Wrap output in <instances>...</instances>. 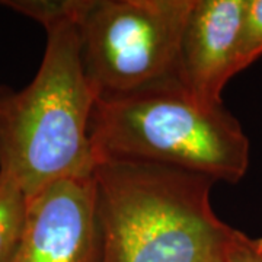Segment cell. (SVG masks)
I'll return each instance as SVG.
<instances>
[{
    "mask_svg": "<svg viewBox=\"0 0 262 262\" xmlns=\"http://www.w3.org/2000/svg\"><path fill=\"white\" fill-rule=\"evenodd\" d=\"M96 262H227L237 229L211 206L214 181L181 169L99 160Z\"/></svg>",
    "mask_w": 262,
    "mask_h": 262,
    "instance_id": "6da1fadb",
    "label": "cell"
},
{
    "mask_svg": "<svg viewBox=\"0 0 262 262\" xmlns=\"http://www.w3.org/2000/svg\"><path fill=\"white\" fill-rule=\"evenodd\" d=\"M47 46L32 82L0 86V172L27 196L58 179L94 173L91 120L96 95L80 56L75 22L46 29Z\"/></svg>",
    "mask_w": 262,
    "mask_h": 262,
    "instance_id": "7a4b0ae2",
    "label": "cell"
},
{
    "mask_svg": "<svg viewBox=\"0 0 262 262\" xmlns=\"http://www.w3.org/2000/svg\"><path fill=\"white\" fill-rule=\"evenodd\" d=\"M96 163L124 159L237 184L249 168V139L223 106L181 83L96 99L91 120Z\"/></svg>",
    "mask_w": 262,
    "mask_h": 262,
    "instance_id": "3957f363",
    "label": "cell"
},
{
    "mask_svg": "<svg viewBox=\"0 0 262 262\" xmlns=\"http://www.w3.org/2000/svg\"><path fill=\"white\" fill-rule=\"evenodd\" d=\"M192 0H88L80 56L96 99L179 82V42Z\"/></svg>",
    "mask_w": 262,
    "mask_h": 262,
    "instance_id": "277c9868",
    "label": "cell"
},
{
    "mask_svg": "<svg viewBox=\"0 0 262 262\" xmlns=\"http://www.w3.org/2000/svg\"><path fill=\"white\" fill-rule=\"evenodd\" d=\"M94 173L58 179L28 196L15 262H96Z\"/></svg>",
    "mask_w": 262,
    "mask_h": 262,
    "instance_id": "5b68a950",
    "label": "cell"
},
{
    "mask_svg": "<svg viewBox=\"0 0 262 262\" xmlns=\"http://www.w3.org/2000/svg\"><path fill=\"white\" fill-rule=\"evenodd\" d=\"M246 0H192L179 42V82L208 103L222 102L236 61Z\"/></svg>",
    "mask_w": 262,
    "mask_h": 262,
    "instance_id": "8992f818",
    "label": "cell"
},
{
    "mask_svg": "<svg viewBox=\"0 0 262 262\" xmlns=\"http://www.w3.org/2000/svg\"><path fill=\"white\" fill-rule=\"evenodd\" d=\"M28 196L0 172V262H15L25 225Z\"/></svg>",
    "mask_w": 262,
    "mask_h": 262,
    "instance_id": "52a82bcc",
    "label": "cell"
},
{
    "mask_svg": "<svg viewBox=\"0 0 262 262\" xmlns=\"http://www.w3.org/2000/svg\"><path fill=\"white\" fill-rule=\"evenodd\" d=\"M88 0H3L0 5L39 22L44 29L80 18Z\"/></svg>",
    "mask_w": 262,
    "mask_h": 262,
    "instance_id": "ba28073f",
    "label": "cell"
},
{
    "mask_svg": "<svg viewBox=\"0 0 262 262\" xmlns=\"http://www.w3.org/2000/svg\"><path fill=\"white\" fill-rule=\"evenodd\" d=\"M262 56V0H246L236 72H242Z\"/></svg>",
    "mask_w": 262,
    "mask_h": 262,
    "instance_id": "9c48e42d",
    "label": "cell"
},
{
    "mask_svg": "<svg viewBox=\"0 0 262 262\" xmlns=\"http://www.w3.org/2000/svg\"><path fill=\"white\" fill-rule=\"evenodd\" d=\"M227 262H262V239H255L237 230Z\"/></svg>",
    "mask_w": 262,
    "mask_h": 262,
    "instance_id": "30bf717a",
    "label": "cell"
}]
</instances>
